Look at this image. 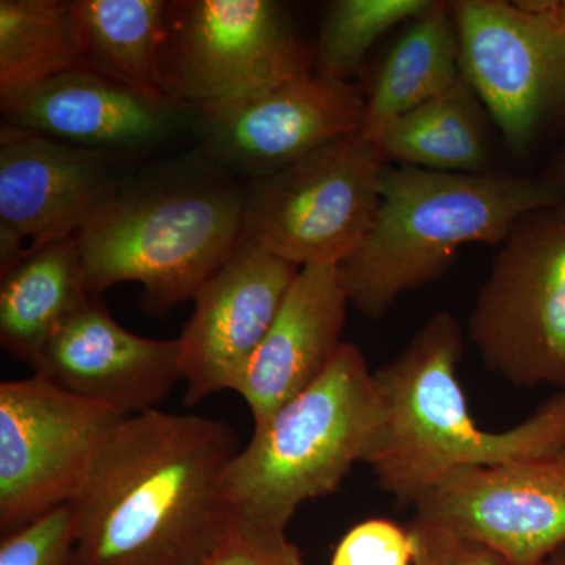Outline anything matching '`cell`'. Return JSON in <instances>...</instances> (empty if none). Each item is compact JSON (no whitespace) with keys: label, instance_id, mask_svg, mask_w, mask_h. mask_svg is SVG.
Listing matches in <instances>:
<instances>
[{"label":"cell","instance_id":"obj_1","mask_svg":"<svg viewBox=\"0 0 565 565\" xmlns=\"http://www.w3.org/2000/svg\"><path fill=\"white\" fill-rule=\"evenodd\" d=\"M239 449L217 419H122L71 501L76 565H202L236 525L225 473Z\"/></svg>","mask_w":565,"mask_h":565},{"label":"cell","instance_id":"obj_2","mask_svg":"<svg viewBox=\"0 0 565 565\" xmlns=\"http://www.w3.org/2000/svg\"><path fill=\"white\" fill-rule=\"evenodd\" d=\"M463 348L462 326L455 315L440 311L374 373L385 423L366 463L379 487L399 503L414 505L452 471L520 462L565 449V392H557L511 429H481L457 377Z\"/></svg>","mask_w":565,"mask_h":565},{"label":"cell","instance_id":"obj_3","mask_svg":"<svg viewBox=\"0 0 565 565\" xmlns=\"http://www.w3.org/2000/svg\"><path fill=\"white\" fill-rule=\"evenodd\" d=\"M563 199L565 185L542 177L386 167L373 228L340 266L349 300L379 321L440 280L467 245L500 247L525 215Z\"/></svg>","mask_w":565,"mask_h":565},{"label":"cell","instance_id":"obj_4","mask_svg":"<svg viewBox=\"0 0 565 565\" xmlns=\"http://www.w3.org/2000/svg\"><path fill=\"white\" fill-rule=\"evenodd\" d=\"M375 374L359 345L341 344L326 373L278 408L225 473L237 522L286 531L307 501L337 492L370 460L384 430Z\"/></svg>","mask_w":565,"mask_h":565},{"label":"cell","instance_id":"obj_5","mask_svg":"<svg viewBox=\"0 0 565 565\" xmlns=\"http://www.w3.org/2000/svg\"><path fill=\"white\" fill-rule=\"evenodd\" d=\"M244 203L228 182L122 185L76 236L88 291L137 282L156 311L192 300L241 243Z\"/></svg>","mask_w":565,"mask_h":565},{"label":"cell","instance_id":"obj_6","mask_svg":"<svg viewBox=\"0 0 565 565\" xmlns=\"http://www.w3.org/2000/svg\"><path fill=\"white\" fill-rule=\"evenodd\" d=\"M315 52L270 0L170 2L159 90L211 117L313 73Z\"/></svg>","mask_w":565,"mask_h":565},{"label":"cell","instance_id":"obj_7","mask_svg":"<svg viewBox=\"0 0 565 565\" xmlns=\"http://www.w3.org/2000/svg\"><path fill=\"white\" fill-rule=\"evenodd\" d=\"M467 332L508 384L565 392V199L530 212L498 247Z\"/></svg>","mask_w":565,"mask_h":565},{"label":"cell","instance_id":"obj_8","mask_svg":"<svg viewBox=\"0 0 565 565\" xmlns=\"http://www.w3.org/2000/svg\"><path fill=\"white\" fill-rule=\"evenodd\" d=\"M386 158L362 134L323 145L245 188L243 236L297 267H340L381 206Z\"/></svg>","mask_w":565,"mask_h":565},{"label":"cell","instance_id":"obj_9","mask_svg":"<svg viewBox=\"0 0 565 565\" xmlns=\"http://www.w3.org/2000/svg\"><path fill=\"white\" fill-rule=\"evenodd\" d=\"M126 416L39 375L0 384V534L81 492Z\"/></svg>","mask_w":565,"mask_h":565},{"label":"cell","instance_id":"obj_10","mask_svg":"<svg viewBox=\"0 0 565 565\" xmlns=\"http://www.w3.org/2000/svg\"><path fill=\"white\" fill-rule=\"evenodd\" d=\"M451 9L463 76L509 148L526 151L565 114V32L556 9L534 13L505 0H456Z\"/></svg>","mask_w":565,"mask_h":565},{"label":"cell","instance_id":"obj_11","mask_svg":"<svg viewBox=\"0 0 565 565\" xmlns=\"http://www.w3.org/2000/svg\"><path fill=\"white\" fill-rule=\"evenodd\" d=\"M415 519L487 546L512 565H541L565 545V449L463 468L415 501Z\"/></svg>","mask_w":565,"mask_h":565},{"label":"cell","instance_id":"obj_12","mask_svg":"<svg viewBox=\"0 0 565 565\" xmlns=\"http://www.w3.org/2000/svg\"><path fill=\"white\" fill-rule=\"evenodd\" d=\"M125 184L120 156L3 125L0 270L43 245L76 237Z\"/></svg>","mask_w":565,"mask_h":565},{"label":"cell","instance_id":"obj_13","mask_svg":"<svg viewBox=\"0 0 565 565\" xmlns=\"http://www.w3.org/2000/svg\"><path fill=\"white\" fill-rule=\"evenodd\" d=\"M299 273L296 264L241 239L193 297L195 308L178 338L185 403L233 392Z\"/></svg>","mask_w":565,"mask_h":565},{"label":"cell","instance_id":"obj_14","mask_svg":"<svg viewBox=\"0 0 565 565\" xmlns=\"http://www.w3.org/2000/svg\"><path fill=\"white\" fill-rule=\"evenodd\" d=\"M364 106L356 85L311 73L222 114L200 117L203 150L215 169L259 180L362 131Z\"/></svg>","mask_w":565,"mask_h":565},{"label":"cell","instance_id":"obj_15","mask_svg":"<svg viewBox=\"0 0 565 565\" xmlns=\"http://www.w3.org/2000/svg\"><path fill=\"white\" fill-rule=\"evenodd\" d=\"M31 367L52 385L126 418L156 411L184 381L178 338L129 332L93 297L58 326Z\"/></svg>","mask_w":565,"mask_h":565},{"label":"cell","instance_id":"obj_16","mask_svg":"<svg viewBox=\"0 0 565 565\" xmlns=\"http://www.w3.org/2000/svg\"><path fill=\"white\" fill-rule=\"evenodd\" d=\"M0 107L11 128L120 158L170 137L182 110L87 62L0 96Z\"/></svg>","mask_w":565,"mask_h":565},{"label":"cell","instance_id":"obj_17","mask_svg":"<svg viewBox=\"0 0 565 565\" xmlns=\"http://www.w3.org/2000/svg\"><path fill=\"white\" fill-rule=\"evenodd\" d=\"M351 305L340 267H303L233 392L255 429L313 385L340 351Z\"/></svg>","mask_w":565,"mask_h":565},{"label":"cell","instance_id":"obj_18","mask_svg":"<svg viewBox=\"0 0 565 565\" xmlns=\"http://www.w3.org/2000/svg\"><path fill=\"white\" fill-rule=\"evenodd\" d=\"M462 74L451 2L433 0L411 21L364 93L362 136L375 141L397 118L448 90Z\"/></svg>","mask_w":565,"mask_h":565},{"label":"cell","instance_id":"obj_19","mask_svg":"<svg viewBox=\"0 0 565 565\" xmlns=\"http://www.w3.org/2000/svg\"><path fill=\"white\" fill-rule=\"evenodd\" d=\"M0 274V344L31 366L58 326L95 297L77 239L43 245Z\"/></svg>","mask_w":565,"mask_h":565},{"label":"cell","instance_id":"obj_20","mask_svg":"<svg viewBox=\"0 0 565 565\" xmlns=\"http://www.w3.org/2000/svg\"><path fill=\"white\" fill-rule=\"evenodd\" d=\"M489 121L463 74L448 90L397 118L374 143L403 166L441 173H487Z\"/></svg>","mask_w":565,"mask_h":565},{"label":"cell","instance_id":"obj_21","mask_svg":"<svg viewBox=\"0 0 565 565\" xmlns=\"http://www.w3.org/2000/svg\"><path fill=\"white\" fill-rule=\"evenodd\" d=\"M87 58L73 2H0V96L35 87Z\"/></svg>","mask_w":565,"mask_h":565},{"label":"cell","instance_id":"obj_22","mask_svg":"<svg viewBox=\"0 0 565 565\" xmlns=\"http://www.w3.org/2000/svg\"><path fill=\"white\" fill-rule=\"evenodd\" d=\"M169 6L163 0H73L87 47L85 62L163 96L158 68Z\"/></svg>","mask_w":565,"mask_h":565},{"label":"cell","instance_id":"obj_23","mask_svg":"<svg viewBox=\"0 0 565 565\" xmlns=\"http://www.w3.org/2000/svg\"><path fill=\"white\" fill-rule=\"evenodd\" d=\"M433 0H337L327 9L318 46L316 73L348 81L375 43L405 21L429 9Z\"/></svg>","mask_w":565,"mask_h":565},{"label":"cell","instance_id":"obj_24","mask_svg":"<svg viewBox=\"0 0 565 565\" xmlns=\"http://www.w3.org/2000/svg\"><path fill=\"white\" fill-rule=\"evenodd\" d=\"M0 565H76L73 504L58 505L29 525L2 535Z\"/></svg>","mask_w":565,"mask_h":565},{"label":"cell","instance_id":"obj_25","mask_svg":"<svg viewBox=\"0 0 565 565\" xmlns=\"http://www.w3.org/2000/svg\"><path fill=\"white\" fill-rule=\"evenodd\" d=\"M330 565H414L411 530L388 519H370L349 530Z\"/></svg>","mask_w":565,"mask_h":565},{"label":"cell","instance_id":"obj_26","mask_svg":"<svg viewBox=\"0 0 565 565\" xmlns=\"http://www.w3.org/2000/svg\"><path fill=\"white\" fill-rule=\"evenodd\" d=\"M202 565H305L286 531L264 530L236 520L232 534Z\"/></svg>","mask_w":565,"mask_h":565},{"label":"cell","instance_id":"obj_27","mask_svg":"<svg viewBox=\"0 0 565 565\" xmlns=\"http://www.w3.org/2000/svg\"><path fill=\"white\" fill-rule=\"evenodd\" d=\"M414 565H512L481 544L457 535L445 527L414 519Z\"/></svg>","mask_w":565,"mask_h":565},{"label":"cell","instance_id":"obj_28","mask_svg":"<svg viewBox=\"0 0 565 565\" xmlns=\"http://www.w3.org/2000/svg\"><path fill=\"white\" fill-rule=\"evenodd\" d=\"M541 177L545 181L552 182V184L565 185V143L556 152L555 158L545 167Z\"/></svg>","mask_w":565,"mask_h":565},{"label":"cell","instance_id":"obj_29","mask_svg":"<svg viewBox=\"0 0 565 565\" xmlns=\"http://www.w3.org/2000/svg\"><path fill=\"white\" fill-rule=\"evenodd\" d=\"M541 565H565V545L561 546L557 552L553 553V555Z\"/></svg>","mask_w":565,"mask_h":565},{"label":"cell","instance_id":"obj_30","mask_svg":"<svg viewBox=\"0 0 565 565\" xmlns=\"http://www.w3.org/2000/svg\"><path fill=\"white\" fill-rule=\"evenodd\" d=\"M555 14L557 22H559L561 28H563L565 32V0H557Z\"/></svg>","mask_w":565,"mask_h":565}]
</instances>
